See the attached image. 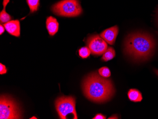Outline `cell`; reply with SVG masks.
<instances>
[{
    "label": "cell",
    "mask_w": 158,
    "mask_h": 119,
    "mask_svg": "<svg viewBox=\"0 0 158 119\" xmlns=\"http://www.w3.org/2000/svg\"><path fill=\"white\" fill-rule=\"evenodd\" d=\"M26 2L30 8V13H34L39 10L40 0H26Z\"/></svg>",
    "instance_id": "cell-12"
},
{
    "label": "cell",
    "mask_w": 158,
    "mask_h": 119,
    "mask_svg": "<svg viewBox=\"0 0 158 119\" xmlns=\"http://www.w3.org/2000/svg\"><path fill=\"white\" fill-rule=\"evenodd\" d=\"M98 74L100 76L103 78H110L111 75V72L110 69L108 67L104 66L99 68L98 71Z\"/></svg>",
    "instance_id": "cell-14"
},
{
    "label": "cell",
    "mask_w": 158,
    "mask_h": 119,
    "mask_svg": "<svg viewBox=\"0 0 158 119\" xmlns=\"http://www.w3.org/2000/svg\"><path fill=\"white\" fill-rule=\"evenodd\" d=\"M91 51L88 47H82L79 50V55L82 58H87L90 56Z\"/></svg>",
    "instance_id": "cell-13"
},
{
    "label": "cell",
    "mask_w": 158,
    "mask_h": 119,
    "mask_svg": "<svg viewBox=\"0 0 158 119\" xmlns=\"http://www.w3.org/2000/svg\"><path fill=\"white\" fill-rule=\"evenodd\" d=\"M93 119H106V117L104 115H103L101 113H98L97 114L94 118H92Z\"/></svg>",
    "instance_id": "cell-16"
},
{
    "label": "cell",
    "mask_w": 158,
    "mask_h": 119,
    "mask_svg": "<svg viewBox=\"0 0 158 119\" xmlns=\"http://www.w3.org/2000/svg\"><path fill=\"white\" fill-rule=\"evenodd\" d=\"M154 71H155V73L157 74V75L158 76V70H157V69H155L154 70Z\"/></svg>",
    "instance_id": "cell-19"
},
{
    "label": "cell",
    "mask_w": 158,
    "mask_h": 119,
    "mask_svg": "<svg viewBox=\"0 0 158 119\" xmlns=\"http://www.w3.org/2000/svg\"><path fill=\"white\" fill-rule=\"evenodd\" d=\"M118 117H117V115H114V116H111L109 119H118Z\"/></svg>",
    "instance_id": "cell-18"
},
{
    "label": "cell",
    "mask_w": 158,
    "mask_h": 119,
    "mask_svg": "<svg viewBox=\"0 0 158 119\" xmlns=\"http://www.w3.org/2000/svg\"><path fill=\"white\" fill-rule=\"evenodd\" d=\"M55 15L65 17H75L82 13V9L79 0H62L51 7Z\"/></svg>",
    "instance_id": "cell-3"
},
{
    "label": "cell",
    "mask_w": 158,
    "mask_h": 119,
    "mask_svg": "<svg viewBox=\"0 0 158 119\" xmlns=\"http://www.w3.org/2000/svg\"><path fill=\"white\" fill-rule=\"evenodd\" d=\"M115 56H116V52L114 48L111 47H108L106 51L103 54L102 60L105 62H107L113 59Z\"/></svg>",
    "instance_id": "cell-11"
},
{
    "label": "cell",
    "mask_w": 158,
    "mask_h": 119,
    "mask_svg": "<svg viewBox=\"0 0 158 119\" xmlns=\"http://www.w3.org/2000/svg\"><path fill=\"white\" fill-rule=\"evenodd\" d=\"M5 28H4V26L2 25V24H1L0 25V35H1L3 33L5 32Z\"/></svg>",
    "instance_id": "cell-17"
},
{
    "label": "cell",
    "mask_w": 158,
    "mask_h": 119,
    "mask_svg": "<svg viewBox=\"0 0 158 119\" xmlns=\"http://www.w3.org/2000/svg\"><path fill=\"white\" fill-rule=\"evenodd\" d=\"M82 89L85 96L96 103L109 101L114 93L111 81L103 78L96 73L86 77L82 83Z\"/></svg>",
    "instance_id": "cell-1"
},
{
    "label": "cell",
    "mask_w": 158,
    "mask_h": 119,
    "mask_svg": "<svg viewBox=\"0 0 158 119\" xmlns=\"http://www.w3.org/2000/svg\"><path fill=\"white\" fill-rule=\"evenodd\" d=\"M128 97L132 102H140L143 100L141 92L136 89H131L128 92Z\"/></svg>",
    "instance_id": "cell-10"
},
{
    "label": "cell",
    "mask_w": 158,
    "mask_h": 119,
    "mask_svg": "<svg viewBox=\"0 0 158 119\" xmlns=\"http://www.w3.org/2000/svg\"><path fill=\"white\" fill-rule=\"evenodd\" d=\"M7 69L6 66L2 64H0V74H4L7 73Z\"/></svg>",
    "instance_id": "cell-15"
},
{
    "label": "cell",
    "mask_w": 158,
    "mask_h": 119,
    "mask_svg": "<svg viewBox=\"0 0 158 119\" xmlns=\"http://www.w3.org/2000/svg\"><path fill=\"white\" fill-rule=\"evenodd\" d=\"M86 44L91 54L95 56L103 55L108 48L106 42L98 35L89 36L86 41Z\"/></svg>",
    "instance_id": "cell-6"
},
{
    "label": "cell",
    "mask_w": 158,
    "mask_h": 119,
    "mask_svg": "<svg viewBox=\"0 0 158 119\" xmlns=\"http://www.w3.org/2000/svg\"><path fill=\"white\" fill-rule=\"evenodd\" d=\"M31 119H37V118H36V117H32V118H31Z\"/></svg>",
    "instance_id": "cell-20"
},
{
    "label": "cell",
    "mask_w": 158,
    "mask_h": 119,
    "mask_svg": "<svg viewBox=\"0 0 158 119\" xmlns=\"http://www.w3.org/2000/svg\"><path fill=\"white\" fill-rule=\"evenodd\" d=\"M118 33V28L117 26H114L100 33V36L106 43L113 45L116 41Z\"/></svg>",
    "instance_id": "cell-7"
},
{
    "label": "cell",
    "mask_w": 158,
    "mask_h": 119,
    "mask_svg": "<svg viewBox=\"0 0 158 119\" xmlns=\"http://www.w3.org/2000/svg\"><path fill=\"white\" fill-rule=\"evenodd\" d=\"M75 104L74 97L62 96L58 98L55 102V106L60 119H68V116L71 115L73 119H78Z\"/></svg>",
    "instance_id": "cell-5"
},
{
    "label": "cell",
    "mask_w": 158,
    "mask_h": 119,
    "mask_svg": "<svg viewBox=\"0 0 158 119\" xmlns=\"http://www.w3.org/2000/svg\"><path fill=\"white\" fill-rule=\"evenodd\" d=\"M21 113L17 103L8 96L2 95L0 98V119H21Z\"/></svg>",
    "instance_id": "cell-4"
},
{
    "label": "cell",
    "mask_w": 158,
    "mask_h": 119,
    "mask_svg": "<svg viewBox=\"0 0 158 119\" xmlns=\"http://www.w3.org/2000/svg\"><path fill=\"white\" fill-rule=\"evenodd\" d=\"M46 26L49 34L51 36H53L58 32L59 23L55 18L49 16L46 20Z\"/></svg>",
    "instance_id": "cell-9"
},
{
    "label": "cell",
    "mask_w": 158,
    "mask_h": 119,
    "mask_svg": "<svg viewBox=\"0 0 158 119\" xmlns=\"http://www.w3.org/2000/svg\"><path fill=\"white\" fill-rule=\"evenodd\" d=\"M155 40L150 35L135 33L129 35L125 43V51L135 60H145L151 57L155 50Z\"/></svg>",
    "instance_id": "cell-2"
},
{
    "label": "cell",
    "mask_w": 158,
    "mask_h": 119,
    "mask_svg": "<svg viewBox=\"0 0 158 119\" xmlns=\"http://www.w3.org/2000/svg\"><path fill=\"white\" fill-rule=\"evenodd\" d=\"M3 25L10 34L15 37H19L20 35V26L19 21L18 19L11 20L3 24Z\"/></svg>",
    "instance_id": "cell-8"
}]
</instances>
